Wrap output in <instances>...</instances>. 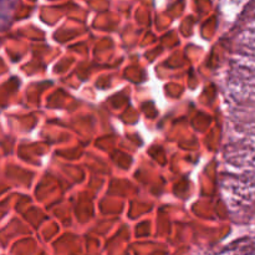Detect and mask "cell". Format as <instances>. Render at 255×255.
<instances>
[{
  "mask_svg": "<svg viewBox=\"0 0 255 255\" xmlns=\"http://www.w3.org/2000/svg\"><path fill=\"white\" fill-rule=\"evenodd\" d=\"M14 6V2L0 1V31L9 26Z\"/></svg>",
  "mask_w": 255,
  "mask_h": 255,
  "instance_id": "6da1fadb",
  "label": "cell"
}]
</instances>
